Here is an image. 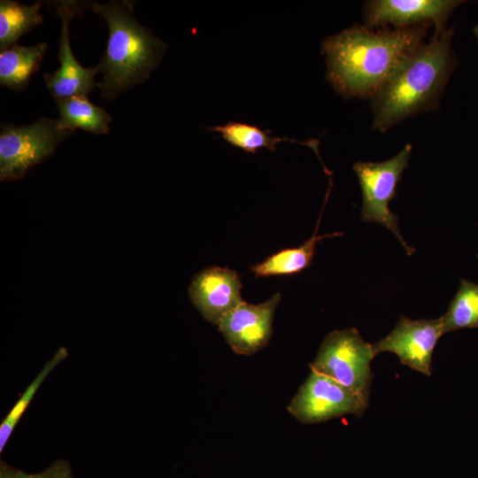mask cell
<instances>
[{
	"mask_svg": "<svg viewBox=\"0 0 478 478\" xmlns=\"http://www.w3.org/2000/svg\"><path fill=\"white\" fill-rule=\"evenodd\" d=\"M429 26L378 29L353 25L322 42L327 79L345 98H371L401 62L423 43Z\"/></svg>",
	"mask_w": 478,
	"mask_h": 478,
	"instance_id": "1",
	"label": "cell"
},
{
	"mask_svg": "<svg viewBox=\"0 0 478 478\" xmlns=\"http://www.w3.org/2000/svg\"><path fill=\"white\" fill-rule=\"evenodd\" d=\"M453 30L411 52L371 97L373 129L386 132L415 114L436 109L454 67Z\"/></svg>",
	"mask_w": 478,
	"mask_h": 478,
	"instance_id": "2",
	"label": "cell"
},
{
	"mask_svg": "<svg viewBox=\"0 0 478 478\" xmlns=\"http://www.w3.org/2000/svg\"><path fill=\"white\" fill-rule=\"evenodd\" d=\"M133 5L129 1L88 4L109 27L106 49L98 63L104 78L96 83L107 100H114L127 89L145 81L166 49L164 42L135 19Z\"/></svg>",
	"mask_w": 478,
	"mask_h": 478,
	"instance_id": "3",
	"label": "cell"
},
{
	"mask_svg": "<svg viewBox=\"0 0 478 478\" xmlns=\"http://www.w3.org/2000/svg\"><path fill=\"white\" fill-rule=\"evenodd\" d=\"M375 357L355 328L334 330L322 341L311 370L327 375L369 400Z\"/></svg>",
	"mask_w": 478,
	"mask_h": 478,
	"instance_id": "4",
	"label": "cell"
},
{
	"mask_svg": "<svg viewBox=\"0 0 478 478\" xmlns=\"http://www.w3.org/2000/svg\"><path fill=\"white\" fill-rule=\"evenodd\" d=\"M73 132L61 129L58 120L39 118L27 126L2 124L0 132V180L21 179L34 166L52 155L58 144Z\"/></svg>",
	"mask_w": 478,
	"mask_h": 478,
	"instance_id": "5",
	"label": "cell"
},
{
	"mask_svg": "<svg viewBox=\"0 0 478 478\" xmlns=\"http://www.w3.org/2000/svg\"><path fill=\"white\" fill-rule=\"evenodd\" d=\"M412 144L407 143L396 156L382 162H357L353 170L361 189L363 205L361 220L386 227L398 239L407 255L414 249L404 240L398 227V218L391 212L389 202L396 197L397 185L407 168Z\"/></svg>",
	"mask_w": 478,
	"mask_h": 478,
	"instance_id": "6",
	"label": "cell"
},
{
	"mask_svg": "<svg viewBox=\"0 0 478 478\" xmlns=\"http://www.w3.org/2000/svg\"><path fill=\"white\" fill-rule=\"evenodd\" d=\"M367 406L368 400L354 390L311 370L287 409L301 423L312 424L346 414L361 417Z\"/></svg>",
	"mask_w": 478,
	"mask_h": 478,
	"instance_id": "7",
	"label": "cell"
},
{
	"mask_svg": "<svg viewBox=\"0 0 478 478\" xmlns=\"http://www.w3.org/2000/svg\"><path fill=\"white\" fill-rule=\"evenodd\" d=\"M444 333L442 317L412 320L402 316L389 335L372 344L373 350L375 356L394 353L402 365L430 376L433 352Z\"/></svg>",
	"mask_w": 478,
	"mask_h": 478,
	"instance_id": "8",
	"label": "cell"
},
{
	"mask_svg": "<svg viewBox=\"0 0 478 478\" xmlns=\"http://www.w3.org/2000/svg\"><path fill=\"white\" fill-rule=\"evenodd\" d=\"M462 2L457 0H372L365 4L366 26L396 28L433 25L435 35H441L453 10Z\"/></svg>",
	"mask_w": 478,
	"mask_h": 478,
	"instance_id": "9",
	"label": "cell"
},
{
	"mask_svg": "<svg viewBox=\"0 0 478 478\" xmlns=\"http://www.w3.org/2000/svg\"><path fill=\"white\" fill-rule=\"evenodd\" d=\"M280 301V293L261 304L243 301L220 320L219 330L234 352L250 356L267 345Z\"/></svg>",
	"mask_w": 478,
	"mask_h": 478,
	"instance_id": "10",
	"label": "cell"
},
{
	"mask_svg": "<svg viewBox=\"0 0 478 478\" xmlns=\"http://www.w3.org/2000/svg\"><path fill=\"white\" fill-rule=\"evenodd\" d=\"M56 11L62 19L59 38V68L52 73H44L45 85L55 99L71 96H87L96 86L95 76L100 72L99 65L83 67L73 56L69 38V23L81 12V4L76 1H58Z\"/></svg>",
	"mask_w": 478,
	"mask_h": 478,
	"instance_id": "11",
	"label": "cell"
},
{
	"mask_svg": "<svg viewBox=\"0 0 478 478\" xmlns=\"http://www.w3.org/2000/svg\"><path fill=\"white\" fill-rule=\"evenodd\" d=\"M238 274L227 267H207L193 278L189 297L203 317L213 325L243 300Z\"/></svg>",
	"mask_w": 478,
	"mask_h": 478,
	"instance_id": "12",
	"label": "cell"
},
{
	"mask_svg": "<svg viewBox=\"0 0 478 478\" xmlns=\"http://www.w3.org/2000/svg\"><path fill=\"white\" fill-rule=\"evenodd\" d=\"M48 49L46 42L33 46L14 44L1 50L0 85L15 91L24 90L40 68Z\"/></svg>",
	"mask_w": 478,
	"mask_h": 478,
	"instance_id": "13",
	"label": "cell"
},
{
	"mask_svg": "<svg viewBox=\"0 0 478 478\" xmlns=\"http://www.w3.org/2000/svg\"><path fill=\"white\" fill-rule=\"evenodd\" d=\"M321 214L317 222L313 235L302 245L286 249L273 254L265 260L251 266L255 277L289 275L305 270L312 261L316 243L328 237L342 235V233L317 235Z\"/></svg>",
	"mask_w": 478,
	"mask_h": 478,
	"instance_id": "14",
	"label": "cell"
},
{
	"mask_svg": "<svg viewBox=\"0 0 478 478\" xmlns=\"http://www.w3.org/2000/svg\"><path fill=\"white\" fill-rule=\"evenodd\" d=\"M59 112L58 125L61 129L74 132L81 128L96 135L109 132L112 120L107 112L93 104L87 96H71L56 99Z\"/></svg>",
	"mask_w": 478,
	"mask_h": 478,
	"instance_id": "15",
	"label": "cell"
},
{
	"mask_svg": "<svg viewBox=\"0 0 478 478\" xmlns=\"http://www.w3.org/2000/svg\"><path fill=\"white\" fill-rule=\"evenodd\" d=\"M42 1L23 4L12 0L0 1V49L16 44L19 39L43 22Z\"/></svg>",
	"mask_w": 478,
	"mask_h": 478,
	"instance_id": "16",
	"label": "cell"
},
{
	"mask_svg": "<svg viewBox=\"0 0 478 478\" xmlns=\"http://www.w3.org/2000/svg\"><path fill=\"white\" fill-rule=\"evenodd\" d=\"M210 129L220 133L232 145L250 153H256L260 148H266L274 152L281 142L306 144L315 150L318 143L315 140L297 142L288 137L270 136V130H262L255 126L241 122L230 121L225 125L212 127Z\"/></svg>",
	"mask_w": 478,
	"mask_h": 478,
	"instance_id": "17",
	"label": "cell"
},
{
	"mask_svg": "<svg viewBox=\"0 0 478 478\" xmlns=\"http://www.w3.org/2000/svg\"><path fill=\"white\" fill-rule=\"evenodd\" d=\"M445 333L478 328V284L461 280L447 312L442 316Z\"/></svg>",
	"mask_w": 478,
	"mask_h": 478,
	"instance_id": "18",
	"label": "cell"
},
{
	"mask_svg": "<svg viewBox=\"0 0 478 478\" xmlns=\"http://www.w3.org/2000/svg\"><path fill=\"white\" fill-rule=\"evenodd\" d=\"M67 356V351L61 347L54 356L48 360L32 382L27 386L19 399L16 402L0 425V452L3 451L15 426L32 401L35 392L46 379L48 374Z\"/></svg>",
	"mask_w": 478,
	"mask_h": 478,
	"instance_id": "19",
	"label": "cell"
},
{
	"mask_svg": "<svg viewBox=\"0 0 478 478\" xmlns=\"http://www.w3.org/2000/svg\"><path fill=\"white\" fill-rule=\"evenodd\" d=\"M33 478H73L69 464L66 460H58L43 471L34 474Z\"/></svg>",
	"mask_w": 478,
	"mask_h": 478,
	"instance_id": "20",
	"label": "cell"
},
{
	"mask_svg": "<svg viewBox=\"0 0 478 478\" xmlns=\"http://www.w3.org/2000/svg\"><path fill=\"white\" fill-rule=\"evenodd\" d=\"M0 478H33V474H27L1 462Z\"/></svg>",
	"mask_w": 478,
	"mask_h": 478,
	"instance_id": "21",
	"label": "cell"
},
{
	"mask_svg": "<svg viewBox=\"0 0 478 478\" xmlns=\"http://www.w3.org/2000/svg\"><path fill=\"white\" fill-rule=\"evenodd\" d=\"M474 34H475V35H476V37L478 39V26L475 27V28H474Z\"/></svg>",
	"mask_w": 478,
	"mask_h": 478,
	"instance_id": "22",
	"label": "cell"
}]
</instances>
